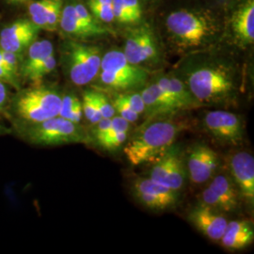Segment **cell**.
<instances>
[{"label":"cell","mask_w":254,"mask_h":254,"mask_svg":"<svg viewBox=\"0 0 254 254\" xmlns=\"http://www.w3.org/2000/svg\"><path fill=\"white\" fill-rule=\"evenodd\" d=\"M154 81L176 102L180 110L197 109L201 106L194 98L185 82L176 74H159Z\"/></svg>","instance_id":"19"},{"label":"cell","mask_w":254,"mask_h":254,"mask_svg":"<svg viewBox=\"0 0 254 254\" xmlns=\"http://www.w3.org/2000/svg\"><path fill=\"white\" fill-rule=\"evenodd\" d=\"M127 10L129 11L131 17L133 19L134 23L138 22L141 18L142 10H141V6L139 0H123Z\"/></svg>","instance_id":"36"},{"label":"cell","mask_w":254,"mask_h":254,"mask_svg":"<svg viewBox=\"0 0 254 254\" xmlns=\"http://www.w3.org/2000/svg\"><path fill=\"white\" fill-rule=\"evenodd\" d=\"M27 137L32 144L40 146L89 143L91 139L80 124L60 116L32 124L27 129Z\"/></svg>","instance_id":"6"},{"label":"cell","mask_w":254,"mask_h":254,"mask_svg":"<svg viewBox=\"0 0 254 254\" xmlns=\"http://www.w3.org/2000/svg\"><path fill=\"white\" fill-rule=\"evenodd\" d=\"M184 156L188 177L195 185H202L211 180L220 163L218 154L203 143L193 144Z\"/></svg>","instance_id":"12"},{"label":"cell","mask_w":254,"mask_h":254,"mask_svg":"<svg viewBox=\"0 0 254 254\" xmlns=\"http://www.w3.org/2000/svg\"><path fill=\"white\" fill-rule=\"evenodd\" d=\"M54 54L53 44L48 40L34 41L27 49V57L22 65V73L27 78L37 67Z\"/></svg>","instance_id":"22"},{"label":"cell","mask_w":254,"mask_h":254,"mask_svg":"<svg viewBox=\"0 0 254 254\" xmlns=\"http://www.w3.org/2000/svg\"><path fill=\"white\" fill-rule=\"evenodd\" d=\"M132 194L140 204L154 211L174 208L180 200L179 191L169 189L150 177L137 178L133 182Z\"/></svg>","instance_id":"11"},{"label":"cell","mask_w":254,"mask_h":254,"mask_svg":"<svg viewBox=\"0 0 254 254\" xmlns=\"http://www.w3.org/2000/svg\"><path fill=\"white\" fill-rule=\"evenodd\" d=\"M254 229L248 220L228 221L227 227L221 239L222 247L231 251H240L254 243Z\"/></svg>","instance_id":"20"},{"label":"cell","mask_w":254,"mask_h":254,"mask_svg":"<svg viewBox=\"0 0 254 254\" xmlns=\"http://www.w3.org/2000/svg\"><path fill=\"white\" fill-rule=\"evenodd\" d=\"M60 26L65 33L72 36L86 38L88 34L76 15L73 4L64 6L61 15Z\"/></svg>","instance_id":"23"},{"label":"cell","mask_w":254,"mask_h":254,"mask_svg":"<svg viewBox=\"0 0 254 254\" xmlns=\"http://www.w3.org/2000/svg\"><path fill=\"white\" fill-rule=\"evenodd\" d=\"M208 188L218 200L221 213H231L238 209L242 200L230 175L218 174L212 177Z\"/></svg>","instance_id":"18"},{"label":"cell","mask_w":254,"mask_h":254,"mask_svg":"<svg viewBox=\"0 0 254 254\" xmlns=\"http://www.w3.org/2000/svg\"><path fill=\"white\" fill-rule=\"evenodd\" d=\"M0 81L5 82V83H9L10 85L14 86L15 88H18V81H17V77L14 76L12 73H9L8 69L6 68L4 61L2 58V52H1V48H0Z\"/></svg>","instance_id":"35"},{"label":"cell","mask_w":254,"mask_h":254,"mask_svg":"<svg viewBox=\"0 0 254 254\" xmlns=\"http://www.w3.org/2000/svg\"><path fill=\"white\" fill-rule=\"evenodd\" d=\"M130 128V123L118 115H115L111 118V126L109 130L93 140L101 149L108 152H115L127 142Z\"/></svg>","instance_id":"21"},{"label":"cell","mask_w":254,"mask_h":254,"mask_svg":"<svg viewBox=\"0 0 254 254\" xmlns=\"http://www.w3.org/2000/svg\"><path fill=\"white\" fill-rule=\"evenodd\" d=\"M2 52V58L4 61V64L6 68L8 69L9 73H12L14 76L17 77V73L19 70V60L20 57L18 55L9 51H5L1 49Z\"/></svg>","instance_id":"33"},{"label":"cell","mask_w":254,"mask_h":254,"mask_svg":"<svg viewBox=\"0 0 254 254\" xmlns=\"http://www.w3.org/2000/svg\"><path fill=\"white\" fill-rule=\"evenodd\" d=\"M56 66H57L56 57H55V54L51 55L45 63H43L39 67H37L36 69L30 73L27 78L30 81L39 83L48 73L53 72Z\"/></svg>","instance_id":"29"},{"label":"cell","mask_w":254,"mask_h":254,"mask_svg":"<svg viewBox=\"0 0 254 254\" xmlns=\"http://www.w3.org/2000/svg\"><path fill=\"white\" fill-rule=\"evenodd\" d=\"M124 98L127 100L131 109L136 111L137 114L140 116L145 114V105L143 99L139 93V91H127V92H122Z\"/></svg>","instance_id":"32"},{"label":"cell","mask_w":254,"mask_h":254,"mask_svg":"<svg viewBox=\"0 0 254 254\" xmlns=\"http://www.w3.org/2000/svg\"><path fill=\"white\" fill-rule=\"evenodd\" d=\"M202 126L206 133L224 146H240L245 138L242 118L227 110H209L203 114Z\"/></svg>","instance_id":"8"},{"label":"cell","mask_w":254,"mask_h":254,"mask_svg":"<svg viewBox=\"0 0 254 254\" xmlns=\"http://www.w3.org/2000/svg\"><path fill=\"white\" fill-rule=\"evenodd\" d=\"M7 102V90L4 83L0 81V111L5 108Z\"/></svg>","instance_id":"38"},{"label":"cell","mask_w":254,"mask_h":254,"mask_svg":"<svg viewBox=\"0 0 254 254\" xmlns=\"http://www.w3.org/2000/svg\"><path fill=\"white\" fill-rule=\"evenodd\" d=\"M64 8L63 0H52L47 13L46 30L55 31L60 26V20Z\"/></svg>","instance_id":"28"},{"label":"cell","mask_w":254,"mask_h":254,"mask_svg":"<svg viewBox=\"0 0 254 254\" xmlns=\"http://www.w3.org/2000/svg\"><path fill=\"white\" fill-rule=\"evenodd\" d=\"M40 28L30 20L21 19L4 27L0 32V48L18 55L26 52L36 41Z\"/></svg>","instance_id":"14"},{"label":"cell","mask_w":254,"mask_h":254,"mask_svg":"<svg viewBox=\"0 0 254 254\" xmlns=\"http://www.w3.org/2000/svg\"><path fill=\"white\" fill-rule=\"evenodd\" d=\"M112 10L114 20L121 24H132L134 23L129 11L123 0H113L112 1Z\"/></svg>","instance_id":"31"},{"label":"cell","mask_w":254,"mask_h":254,"mask_svg":"<svg viewBox=\"0 0 254 254\" xmlns=\"http://www.w3.org/2000/svg\"><path fill=\"white\" fill-rule=\"evenodd\" d=\"M52 0H38L28 5V14L31 22L40 29H46L47 13Z\"/></svg>","instance_id":"24"},{"label":"cell","mask_w":254,"mask_h":254,"mask_svg":"<svg viewBox=\"0 0 254 254\" xmlns=\"http://www.w3.org/2000/svg\"><path fill=\"white\" fill-rule=\"evenodd\" d=\"M180 75L200 106H228L238 97L240 77L236 64L213 55L192 53Z\"/></svg>","instance_id":"1"},{"label":"cell","mask_w":254,"mask_h":254,"mask_svg":"<svg viewBox=\"0 0 254 254\" xmlns=\"http://www.w3.org/2000/svg\"><path fill=\"white\" fill-rule=\"evenodd\" d=\"M63 96L48 87H35L23 91L17 98L15 109L19 116L37 124L59 116Z\"/></svg>","instance_id":"7"},{"label":"cell","mask_w":254,"mask_h":254,"mask_svg":"<svg viewBox=\"0 0 254 254\" xmlns=\"http://www.w3.org/2000/svg\"><path fill=\"white\" fill-rule=\"evenodd\" d=\"M230 27L238 46L246 47L254 45V0H246L233 11Z\"/></svg>","instance_id":"17"},{"label":"cell","mask_w":254,"mask_h":254,"mask_svg":"<svg viewBox=\"0 0 254 254\" xmlns=\"http://www.w3.org/2000/svg\"><path fill=\"white\" fill-rule=\"evenodd\" d=\"M139 93L145 105L147 119L173 116L181 111L176 102L155 81L146 84Z\"/></svg>","instance_id":"16"},{"label":"cell","mask_w":254,"mask_h":254,"mask_svg":"<svg viewBox=\"0 0 254 254\" xmlns=\"http://www.w3.org/2000/svg\"><path fill=\"white\" fill-rule=\"evenodd\" d=\"M149 71L130 64L123 51L113 49L103 55L98 79L107 89L120 92L140 90L147 84Z\"/></svg>","instance_id":"4"},{"label":"cell","mask_w":254,"mask_h":254,"mask_svg":"<svg viewBox=\"0 0 254 254\" xmlns=\"http://www.w3.org/2000/svg\"><path fill=\"white\" fill-rule=\"evenodd\" d=\"M230 176L236 184L242 201L250 208L254 206V155L240 151L233 154L229 161Z\"/></svg>","instance_id":"13"},{"label":"cell","mask_w":254,"mask_h":254,"mask_svg":"<svg viewBox=\"0 0 254 254\" xmlns=\"http://www.w3.org/2000/svg\"><path fill=\"white\" fill-rule=\"evenodd\" d=\"M112 104H113V107H114V109H115L116 115H118L120 117L127 120V122L130 123V124H135L136 121H138V119L140 117L139 114H137L136 111H134L133 109H131L129 104L124 98L122 92L117 93L114 96V99L112 101Z\"/></svg>","instance_id":"26"},{"label":"cell","mask_w":254,"mask_h":254,"mask_svg":"<svg viewBox=\"0 0 254 254\" xmlns=\"http://www.w3.org/2000/svg\"><path fill=\"white\" fill-rule=\"evenodd\" d=\"M185 129L186 122L173 116L147 119L128 136L124 153L129 163L134 166L149 162L173 146Z\"/></svg>","instance_id":"3"},{"label":"cell","mask_w":254,"mask_h":254,"mask_svg":"<svg viewBox=\"0 0 254 254\" xmlns=\"http://www.w3.org/2000/svg\"><path fill=\"white\" fill-rule=\"evenodd\" d=\"M95 99L102 118L111 119L116 115L112 101L109 100V97L105 93L100 91H95Z\"/></svg>","instance_id":"30"},{"label":"cell","mask_w":254,"mask_h":254,"mask_svg":"<svg viewBox=\"0 0 254 254\" xmlns=\"http://www.w3.org/2000/svg\"><path fill=\"white\" fill-rule=\"evenodd\" d=\"M165 27L173 47L183 54L207 50L222 32L216 15L203 9L174 10L167 16Z\"/></svg>","instance_id":"2"},{"label":"cell","mask_w":254,"mask_h":254,"mask_svg":"<svg viewBox=\"0 0 254 254\" xmlns=\"http://www.w3.org/2000/svg\"><path fill=\"white\" fill-rule=\"evenodd\" d=\"M82 108L83 114L92 126L98 123L102 119V115L95 99V91L87 90L84 91L82 99Z\"/></svg>","instance_id":"25"},{"label":"cell","mask_w":254,"mask_h":254,"mask_svg":"<svg viewBox=\"0 0 254 254\" xmlns=\"http://www.w3.org/2000/svg\"><path fill=\"white\" fill-rule=\"evenodd\" d=\"M124 54L130 64L145 68L161 62L160 47L153 29L148 25L131 28L127 32Z\"/></svg>","instance_id":"9"},{"label":"cell","mask_w":254,"mask_h":254,"mask_svg":"<svg viewBox=\"0 0 254 254\" xmlns=\"http://www.w3.org/2000/svg\"><path fill=\"white\" fill-rule=\"evenodd\" d=\"M189 220L203 236L219 241L227 227L228 220L222 213L202 203L191 209Z\"/></svg>","instance_id":"15"},{"label":"cell","mask_w":254,"mask_h":254,"mask_svg":"<svg viewBox=\"0 0 254 254\" xmlns=\"http://www.w3.org/2000/svg\"><path fill=\"white\" fill-rule=\"evenodd\" d=\"M89 9L91 11V14L99 21L105 23H110L114 20L112 5L97 3L94 1L89 0Z\"/></svg>","instance_id":"27"},{"label":"cell","mask_w":254,"mask_h":254,"mask_svg":"<svg viewBox=\"0 0 254 254\" xmlns=\"http://www.w3.org/2000/svg\"><path fill=\"white\" fill-rule=\"evenodd\" d=\"M9 1H11V2H15V3H18V2H24V1H26V0H9Z\"/></svg>","instance_id":"39"},{"label":"cell","mask_w":254,"mask_h":254,"mask_svg":"<svg viewBox=\"0 0 254 254\" xmlns=\"http://www.w3.org/2000/svg\"><path fill=\"white\" fill-rule=\"evenodd\" d=\"M82 116H83V108H82V102L77 99L75 102L73 109L71 111L69 121L73 122L74 124H80L81 122Z\"/></svg>","instance_id":"37"},{"label":"cell","mask_w":254,"mask_h":254,"mask_svg":"<svg viewBox=\"0 0 254 254\" xmlns=\"http://www.w3.org/2000/svg\"><path fill=\"white\" fill-rule=\"evenodd\" d=\"M149 177L173 190L180 191L188 178L185 156L178 146H171L154 158Z\"/></svg>","instance_id":"10"},{"label":"cell","mask_w":254,"mask_h":254,"mask_svg":"<svg viewBox=\"0 0 254 254\" xmlns=\"http://www.w3.org/2000/svg\"><path fill=\"white\" fill-rule=\"evenodd\" d=\"M77 97L73 94H65L63 96V100H62V107L60 109V113H59V116L62 117V118L66 119V120H69L70 117V114H71V111L73 109V106L75 104V102L77 101Z\"/></svg>","instance_id":"34"},{"label":"cell","mask_w":254,"mask_h":254,"mask_svg":"<svg viewBox=\"0 0 254 254\" xmlns=\"http://www.w3.org/2000/svg\"><path fill=\"white\" fill-rule=\"evenodd\" d=\"M102 57L99 46L73 41L66 43L63 60L69 79L76 86L90 84L100 72Z\"/></svg>","instance_id":"5"}]
</instances>
